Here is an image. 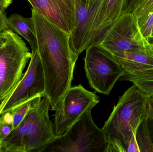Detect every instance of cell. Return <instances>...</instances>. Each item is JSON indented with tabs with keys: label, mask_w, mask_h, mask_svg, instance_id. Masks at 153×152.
Returning <instances> with one entry per match:
<instances>
[{
	"label": "cell",
	"mask_w": 153,
	"mask_h": 152,
	"mask_svg": "<svg viewBox=\"0 0 153 152\" xmlns=\"http://www.w3.org/2000/svg\"><path fill=\"white\" fill-rule=\"evenodd\" d=\"M37 50L45 78V96L55 111L71 87L76 62L70 44V34L48 20L32 8Z\"/></svg>",
	"instance_id": "6da1fadb"
},
{
	"label": "cell",
	"mask_w": 153,
	"mask_h": 152,
	"mask_svg": "<svg viewBox=\"0 0 153 152\" xmlns=\"http://www.w3.org/2000/svg\"><path fill=\"white\" fill-rule=\"evenodd\" d=\"M148 99L134 84L119 97L102 128L107 137L105 152H126L133 134L149 117Z\"/></svg>",
	"instance_id": "7a4b0ae2"
},
{
	"label": "cell",
	"mask_w": 153,
	"mask_h": 152,
	"mask_svg": "<svg viewBox=\"0 0 153 152\" xmlns=\"http://www.w3.org/2000/svg\"><path fill=\"white\" fill-rule=\"evenodd\" d=\"M31 101L23 120L1 143L3 152H39L56 136L49 116L46 96Z\"/></svg>",
	"instance_id": "3957f363"
},
{
	"label": "cell",
	"mask_w": 153,
	"mask_h": 152,
	"mask_svg": "<svg viewBox=\"0 0 153 152\" xmlns=\"http://www.w3.org/2000/svg\"><path fill=\"white\" fill-rule=\"evenodd\" d=\"M87 109L67 131L56 136L39 152H105L107 137L93 120Z\"/></svg>",
	"instance_id": "277c9868"
},
{
	"label": "cell",
	"mask_w": 153,
	"mask_h": 152,
	"mask_svg": "<svg viewBox=\"0 0 153 152\" xmlns=\"http://www.w3.org/2000/svg\"><path fill=\"white\" fill-rule=\"evenodd\" d=\"M5 42L0 57V102L20 81L31 53L22 38L12 29L4 31Z\"/></svg>",
	"instance_id": "5b68a950"
},
{
	"label": "cell",
	"mask_w": 153,
	"mask_h": 152,
	"mask_svg": "<svg viewBox=\"0 0 153 152\" xmlns=\"http://www.w3.org/2000/svg\"><path fill=\"white\" fill-rule=\"evenodd\" d=\"M85 50V69L89 84L96 92L109 95L126 71L116 58L99 43Z\"/></svg>",
	"instance_id": "8992f818"
},
{
	"label": "cell",
	"mask_w": 153,
	"mask_h": 152,
	"mask_svg": "<svg viewBox=\"0 0 153 152\" xmlns=\"http://www.w3.org/2000/svg\"><path fill=\"white\" fill-rule=\"evenodd\" d=\"M98 43L112 55L123 52H151L136 18L132 13L121 15Z\"/></svg>",
	"instance_id": "52a82bcc"
},
{
	"label": "cell",
	"mask_w": 153,
	"mask_h": 152,
	"mask_svg": "<svg viewBox=\"0 0 153 152\" xmlns=\"http://www.w3.org/2000/svg\"><path fill=\"white\" fill-rule=\"evenodd\" d=\"M45 78L37 50L31 51L27 69L18 84L0 103V117L38 96H45Z\"/></svg>",
	"instance_id": "ba28073f"
},
{
	"label": "cell",
	"mask_w": 153,
	"mask_h": 152,
	"mask_svg": "<svg viewBox=\"0 0 153 152\" xmlns=\"http://www.w3.org/2000/svg\"><path fill=\"white\" fill-rule=\"evenodd\" d=\"M100 102L96 93L82 85L71 87L65 92L56 110L53 124L56 136L63 134L87 109L94 108Z\"/></svg>",
	"instance_id": "9c48e42d"
},
{
	"label": "cell",
	"mask_w": 153,
	"mask_h": 152,
	"mask_svg": "<svg viewBox=\"0 0 153 152\" xmlns=\"http://www.w3.org/2000/svg\"><path fill=\"white\" fill-rule=\"evenodd\" d=\"M103 0H94L89 4L76 0V23L70 34V44L74 60L92 43L94 22Z\"/></svg>",
	"instance_id": "30bf717a"
},
{
	"label": "cell",
	"mask_w": 153,
	"mask_h": 152,
	"mask_svg": "<svg viewBox=\"0 0 153 152\" xmlns=\"http://www.w3.org/2000/svg\"><path fill=\"white\" fill-rule=\"evenodd\" d=\"M33 9L68 34L75 28L76 0H27Z\"/></svg>",
	"instance_id": "8fae6325"
},
{
	"label": "cell",
	"mask_w": 153,
	"mask_h": 152,
	"mask_svg": "<svg viewBox=\"0 0 153 152\" xmlns=\"http://www.w3.org/2000/svg\"><path fill=\"white\" fill-rule=\"evenodd\" d=\"M123 1V0H103L94 22L92 45L98 43L121 16Z\"/></svg>",
	"instance_id": "7c38bea8"
},
{
	"label": "cell",
	"mask_w": 153,
	"mask_h": 152,
	"mask_svg": "<svg viewBox=\"0 0 153 152\" xmlns=\"http://www.w3.org/2000/svg\"><path fill=\"white\" fill-rule=\"evenodd\" d=\"M113 55L127 74H134L153 68L151 53L123 52Z\"/></svg>",
	"instance_id": "4fadbf2b"
},
{
	"label": "cell",
	"mask_w": 153,
	"mask_h": 152,
	"mask_svg": "<svg viewBox=\"0 0 153 152\" xmlns=\"http://www.w3.org/2000/svg\"><path fill=\"white\" fill-rule=\"evenodd\" d=\"M7 23L10 29L27 40L31 47V51L37 50V40L32 17L24 18L18 13H13L7 19Z\"/></svg>",
	"instance_id": "5bb4252c"
},
{
	"label": "cell",
	"mask_w": 153,
	"mask_h": 152,
	"mask_svg": "<svg viewBox=\"0 0 153 152\" xmlns=\"http://www.w3.org/2000/svg\"><path fill=\"white\" fill-rule=\"evenodd\" d=\"M121 80L130 81L148 96L153 95V68L134 74L125 73Z\"/></svg>",
	"instance_id": "9a60e30c"
},
{
	"label": "cell",
	"mask_w": 153,
	"mask_h": 152,
	"mask_svg": "<svg viewBox=\"0 0 153 152\" xmlns=\"http://www.w3.org/2000/svg\"><path fill=\"white\" fill-rule=\"evenodd\" d=\"M137 139L141 152H153V142L149 127V117L143 121L137 132Z\"/></svg>",
	"instance_id": "2e32d148"
},
{
	"label": "cell",
	"mask_w": 153,
	"mask_h": 152,
	"mask_svg": "<svg viewBox=\"0 0 153 152\" xmlns=\"http://www.w3.org/2000/svg\"><path fill=\"white\" fill-rule=\"evenodd\" d=\"M153 12V0H141L131 13L136 18L141 29Z\"/></svg>",
	"instance_id": "e0dca14e"
},
{
	"label": "cell",
	"mask_w": 153,
	"mask_h": 152,
	"mask_svg": "<svg viewBox=\"0 0 153 152\" xmlns=\"http://www.w3.org/2000/svg\"><path fill=\"white\" fill-rule=\"evenodd\" d=\"M32 100L26 102L16 107L12 110L9 112L12 115L13 129H16L23 120V118L26 116L27 112L30 107Z\"/></svg>",
	"instance_id": "ac0fdd59"
},
{
	"label": "cell",
	"mask_w": 153,
	"mask_h": 152,
	"mask_svg": "<svg viewBox=\"0 0 153 152\" xmlns=\"http://www.w3.org/2000/svg\"><path fill=\"white\" fill-rule=\"evenodd\" d=\"M12 115L10 112L4 113L0 117V145L2 141L13 130Z\"/></svg>",
	"instance_id": "d6986e66"
},
{
	"label": "cell",
	"mask_w": 153,
	"mask_h": 152,
	"mask_svg": "<svg viewBox=\"0 0 153 152\" xmlns=\"http://www.w3.org/2000/svg\"><path fill=\"white\" fill-rule=\"evenodd\" d=\"M153 26V12L147 19L143 26L141 29V32L144 38L150 43Z\"/></svg>",
	"instance_id": "ffe728a7"
},
{
	"label": "cell",
	"mask_w": 153,
	"mask_h": 152,
	"mask_svg": "<svg viewBox=\"0 0 153 152\" xmlns=\"http://www.w3.org/2000/svg\"><path fill=\"white\" fill-rule=\"evenodd\" d=\"M141 0H123L121 16L124 14L131 13L137 4Z\"/></svg>",
	"instance_id": "44dd1931"
},
{
	"label": "cell",
	"mask_w": 153,
	"mask_h": 152,
	"mask_svg": "<svg viewBox=\"0 0 153 152\" xmlns=\"http://www.w3.org/2000/svg\"><path fill=\"white\" fill-rule=\"evenodd\" d=\"M136 136L137 133H134L127 146L126 152H141Z\"/></svg>",
	"instance_id": "7402d4cb"
},
{
	"label": "cell",
	"mask_w": 153,
	"mask_h": 152,
	"mask_svg": "<svg viewBox=\"0 0 153 152\" xmlns=\"http://www.w3.org/2000/svg\"><path fill=\"white\" fill-rule=\"evenodd\" d=\"M7 19L5 13V10L0 8V31L3 32L9 29L7 23Z\"/></svg>",
	"instance_id": "603a6c76"
},
{
	"label": "cell",
	"mask_w": 153,
	"mask_h": 152,
	"mask_svg": "<svg viewBox=\"0 0 153 152\" xmlns=\"http://www.w3.org/2000/svg\"><path fill=\"white\" fill-rule=\"evenodd\" d=\"M148 109L149 119L153 120V95L148 96Z\"/></svg>",
	"instance_id": "cb8c5ba5"
},
{
	"label": "cell",
	"mask_w": 153,
	"mask_h": 152,
	"mask_svg": "<svg viewBox=\"0 0 153 152\" xmlns=\"http://www.w3.org/2000/svg\"><path fill=\"white\" fill-rule=\"evenodd\" d=\"M12 1L13 0H0V8L6 10Z\"/></svg>",
	"instance_id": "d4e9b609"
},
{
	"label": "cell",
	"mask_w": 153,
	"mask_h": 152,
	"mask_svg": "<svg viewBox=\"0 0 153 152\" xmlns=\"http://www.w3.org/2000/svg\"><path fill=\"white\" fill-rule=\"evenodd\" d=\"M5 42V35L4 32L0 31V48L4 45Z\"/></svg>",
	"instance_id": "484cf974"
},
{
	"label": "cell",
	"mask_w": 153,
	"mask_h": 152,
	"mask_svg": "<svg viewBox=\"0 0 153 152\" xmlns=\"http://www.w3.org/2000/svg\"><path fill=\"white\" fill-rule=\"evenodd\" d=\"M150 120V121H151L152 122V126H151L152 127L151 128V129H150V128H149V129H151V130H152V131H150V134H151V138H152V142H153V120Z\"/></svg>",
	"instance_id": "4316f807"
},
{
	"label": "cell",
	"mask_w": 153,
	"mask_h": 152,
	"mask_svg": "<svg viewBox=\"0 0 153 152\" xmlns=\"http://www.w3.org/2000/svg\"><path fill=\"white\" fill-rule=\"evenodd\" d=\"M77 1H79L83 3L87 4H89L91 2L94 0H77Z\"/></svg>",
	"instance_id": "83f0119b"
},
{
	"label": "cell",
	"mask_w": 153,
	"mask_h": 152,
	"mask_svg": "<svg viewBox=\"0 0 153 152\" xmlns=\"http://www.w3.org/2000/svg\"><path fill=\"white\" fill-rule=\"evenodd\" d=\"M150 43H153V26L152 29V34H151V40L150 42Z\"/></svg>",
	"instance_id": "f1b7e54d"
},
{
	"label": "cell",
	"mask_w": 153,
	"mask_h": 152,
	"mask_svg": "<svg viewBox=\"0 0 153 152\" xmlns=\"http://www.w3.org/2000/svg\"><path fill=\"white\" fill-rule=\"evenodd\" d=\"M150 46H151V53L153 56V43H150Z\"/></svg>",
	"instance_id": "f546056e"
},
{
	"label": "cell",
	"mask_w": 153,
	"mask_h": 152,
	"mask_svg": "<svg viewBox=\"0 0 153 152\" xmlns=\"http://www.w3.org/2000/svg\"><path fill=\"white\" fill-rule=\"evenodd\" d=\"M0 152H3L2 149V147L1 145H0Z\"/></svg>",
	"instance_id": "4dcf8cb0"
},
{
	"label": "cell",
	"mask_w": 153,
	"mask_h": 152,
	"mask_svg": "<svg viewBox=\"0 0 153 152\" xmlns=\"http://www.w3.org/2000/svg\"><path fill=\"white\" fill-rule=\"evenodd\" d=\"M2 47H1V48H0V57H1V48H2Z\"/></svg>",
	"instance_id": "1f68e13d"
}]
</instances>
